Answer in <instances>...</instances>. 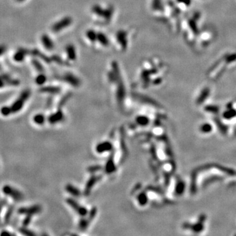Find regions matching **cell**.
Masks as SVG:
<instances>
[{
	"label": "cell",
	"mask_w": 236,
	"mask_h": 236,
	"mask_svg": "<svg viewBox=\"0 0 236 236\" xmlns=\"http://www.w3.org/2000/svg\"><path fill=\"white\" fill-rule=\"evenodd\" d=\"M67 190H68V191L71 192L72 194H73V195H78V194H79V191H78V190H77V189L75 188H73L72 186H68Z\"/></svg>",
	"instance_id": "484cf974"
},
{
	"label": "cell",
	"mask_w": 236,
	"mask_h": 236,
	"mask_svg": "<svg viewBox=\"0 0 236 236\" xmlns=\"http://www.w3.org/2000/svg\"><path fill=\"white\" fill-rule=\"evenodd\" d=\"M46 81V77L43 74H40L35 79V82L38 85H43Z\"/></svg>",
	"instance_id": "44dd1931"
},
{
	"label": "cell",
	"mask_w": 236,
	"mask_h": 236,
	"mask_svg": "<svg viewBox=\"0 0 236 236\" xmlns=\"http://www.w3.org/2000/svg\"><path fill=\"white\" fill-rule=\"evenodd\" d=\"M6 203H7L6 200H2V201H0V214H1L3 208H4V207L5 206V205L6 204ZM1 226H2V223L1 222V219H0V227H1Z\"/></svg>",
	"instance_id": "83f0119b"
},
{
	"label": "cell",
	"mask_w": 236,
	"mask_h": 236,
	"mask_svg": "<svg viewBox=\"0 0 236 236\" xmlns=\"http://www.w3.org/2000/svg\"><path fill=\"white\" fill-rule=\"evenodd\" d=\"M0 112L2 116H4L5 117H7L10 116L11 114H12V110L11 108V106H5L1 107V110H0Z\"/></svg>",
	"instance_id": "5bb4252c"
},
{
	"label": "cell",
	"mask_w": 236,
	"mask_h": 236,
	"mask_svg": "<svg viewBox=\"0 0 236 236\" xmlns=\"http://www.w3.org/2000/svg\"><path fill=\"white\" fill-rule=\"evenodd\" d=\"M13 211H14V207H13V205H10V206L8 207L6 213L5 214L4 220V224L7 225L9 224L11 219V216L13 215Z\"/></svg>",
	"instance_id": "7c38bea8"
},
{
	"label": "cell",
	"mask_w": 236,
	"mask_h": 236,
	"mask_svg": "<svg viewBox=\"0 0 236 236\" xmlns=\"http://www.w3.org/2000/svg\"><path fill=\"white\" fill-rule=\"evenodd\" d=\"M226 61L227 62H234L235 60H236V54H229V55H227L226 59Z\"/></svg>",
	"instance_id": "cb8c5ba5"
},
{
	"label": "cell",
	"mask_w": 236,
	"mask_h": 236,
	"mask_svg": "<svg viewBox=\"0 0 236 236\" xmlns=\"http://www.w3.org/2000/svg\"><path fill=\"white\" fill-rule=\"evenodd\" d=\"M72 23V19L70 16H66V17L62 18L61 20L57 22L55 24H53L52 26V30L54 32H59L61 30L66 28L67 27L70 26Z\"/></svg>",
	"instance_id": "3957f363"
},
{
	"label": "cell",
	"mask_w": 236,
	"mask_h": 236,
	"mask_svg": "<svg viewBox=\"0 0 236 236\" xmlns=\"http://www.w3.org/2000/svg\"><path fill=\"white\" fill-rule=\"evenodd\" d=\"M208 94H209V89L208 88H205L201 92L200 97H199L198 99H197L198 102L201 103L202 102H203V101L206 99V98L208 97Z\"/></svg>",
	"instance_id": "9a60e30c"
},
{
	"label": "cell",
	"mask_w": 236,
	"mask_h": 236,
	"mask_svg": "<svg viewBox=\"0 0 236 236\" xmlns=\"http://www.w3.org/2000/svg\"><path fill=\"white\" fill-rule=\"evenodd\" d=\"M5 51H6V47L4 45H0V56H1Z\"/></svg>",
	"instance_id": "1f68e13d"
},
{
	"label": "cell",
	"mask_w": 236,
	"mask_h": 236,
	"mask_svg": "<svg viewBox=\"0 0 236 236\" xmlns=\"http://www.w3.org/2000/svg\"><path fill=\"white\" fill-rule=\"evenodd\" d=\"M152 7L153 10L160 11L162 9V4L161 0H153Z\"/></svg>",
	"instance_id": "d6986e66"
},
{
	"label": "cell",
	"mask_w": 236,
	"mask_h": 236,
	"mask_svg": "<svg viewBox=\"0 0 236 236\" xmlns=\"http://www.w3.org/2000/svg\"><path fill=\"white\" fill-rule=\"evenodd\" d=\"M97 41H98L100 44L103 46H108L109 45L108 37L102 33H97Z\"/></svg>",
	"instance_id": "4fadbf2b"
},
{
	"label": "cell",
	"mask_w": 236,
	"mask_h": 236,
	"mask_svg": "<svg viewBox=\"0 0 236 236\" xmlns=\"http://www.w3.org/2000/svg\"><path fill=\"white\" fill-rule=\"evenodd\" d=\"M177 1L181 3V4H184L186 6H189L191 4V0H177Z\"/></svg>",
	"instance_id": "f1b7e54d"
},
{
	"label": "cell",
	"mask_w": 236,
	"mask_h": 236,
	"mask_svg": "<svg viewBox=\"0 0 236 236\" xmlns=\"http://www.w3.org/2000/svg\"><path fill=\"white\" fill-rule=\"evenodd\" d=\"M27 54V51L26 49H19L18 51L15 53V54H14V57H13V58H14V60H16V61L17 62H21L23 61V60L24 59V57Z\"/></svg>",
	"instance_id": "30bf717a"
},
{
	"label": "cell",
	"mask_w": 236,
	"mask_h": 236,
	"mask_svg": "<svg viewBox=\"0 0 236 236\" xmlns=\"http://www.w3.org/2000/svg\"><path fill=\"white\" fill-rule=\"evenodd\" d=\"M34 121L35 123L38 125L43 124L45 122V117L42 114H37L34 117Z\"/></svg>",
	"instance_id": "ffe728a7"
},
{
	"label": "cell",
	"mask_w": 236,
	"mask_h": 236,
	"mask_svg": "<svg viewBox=\"0 0 236 236\" xmlns=\"http://www.w3.org/2000/svg\"><path fill=\"white\" fill-rule=\"evenodd\" d=\"M41 40H42V43L45 47V48L47 50H52L54 47V44L53 41L51 40L48 35L43 34L42 37H41Z\"/></svg>",
	"instance_id": "52a82bcc"
},
{
	"label": "cell",
	"mask_w": 236,
	"mask_h": 236,
	"mask_svg": "<svg viewBox=\"0 0 236 236\" xmlns=\"http://www.w3.org/2000/svg\"><path fill=\"white\" fill-rule=\"evenodd\" d=\"M110 144L108 143H104L102 144H100V145H98V150L99 151V152H102V151L104 150L105 149L106 150L110 149Z\"/></svg>",
	"instance_id": "d4e9b609"
},
{
	"label": "cell",
	"mask_w": 236,
	"mask_h": 236,
	"mask_svg": "<svg viewBox=\"0 0 236 236\" xmlns=\"http://www.w3.org/2000/svg\"><path fill=\"white\" fill-rule=\"evenodd\" d=\"M66 51L68 59L71 60H74L76 59V51L74 46L72 45H68L66 47Z\"/></svg>",
	"instance_id": "9c48e42d"
},
{
	"label": "cell",
	"mask_w": 236,
	"mask_h": 236,
	"mask_svg": "<svg viewBox=\"0 0 236 236\" xmlns=\"http://www.w3.org/2000/svg\"><path fill=\"white\" fill-rule=\"evenodd\" d=\"M1 78L4 79L5 84L9 85H13V86L18 85L19 83H20V82H19V81L17 80V79H13L11 78L10 76L6 75V74H3V75L1 76Z\"/></svg>",
	"instance_id": "8fae6325"
},
{
	"label": "cell",
	"mask_w": 236,
	"mask_h": 236,
	"mask_svg": "<svg viewBox=\"0 0 236 236\" xmlns=\"http://www.w3.org/2000/svg\"><path fill=\"white\" fill-rule=\"evenodd\" d=\"M86 34L88 39H89L91 42H94L95 41H97V33H96L94 30H88Z\"/></svg>",
	"instance_id": "2e32d148"
},
{
	"label": "cell",
	"mask_w": 236,
	"mask_h": 236,
	"mask_svg": "<svg viewBox=\"0 0 236 236\" xmlns=\"http://www.w3.org/2000/svg\"><path fill=\"white\" fill-rule=\"evenodd\" d=\"M42 208L39 205H34V206L29 207H22L18 210V213L21 215H34L35 214L39 213Z\"/></svg>",
	"instance_id": "277c9868"
},
{
	"label": "cell",
	"mask_w": 236,
	"mask_h": 236,
	"mask_svg": "<svg viewBox=\"0 0 236 236\" xmlns=\"http://www.w3.org/2000/svg\"><path fill=\"white\" fill-rule=\"evenodd\" d=\"M15 234H12V233H11L10 232L7 231V230H3V231L0 233V235H2V236H6V235H14Z\"/></svg>",
	"instance_id": "f546056e"
},
{
	"label": "cell",
	"mask_w": 236,
	"mask_h": 236,
	"mask_svg": "<svg viewBox=\"0 0 236 236\" xmlns=\"http://www.w3.org/2000/svg\"><path fill=\"white\" fill-rule=\"evenodd\" d=\"M138 122L141 123V124H145V123H146L148 122V119H146L145 117H140L138 119Z\"/></svg>",
	"instance_id": "4dcf8cb0"
},
{
	"label": "cell",
	"mask_w": 236,
	"mask_h": 236,
	"mask_svg": "<svg viewBox=\"0 0 236 236\" xmlns=\"http://www.w3.org/2000/svg\"><path fill=\"white\" fill-rule=\"evenodd\" d=\"M41 91L51 93H56L60 91V89L58 88V87H43L42 89H41Z\"/></svg>",
	"instance_id": "ac0fdd59"
},
{
	"label": "cell",
	"mask_w": 236,
	"mask_h": 236,
	"mask_svg": "<svg viewBox=\"0 0 236 236\" xmlns=\"http://www.w3.org/2000/svg\"><path fill=\"white\" fill-rule=\"evenodd\" d=\"M33 65L35 68V69L37 70L39 72H43V66L40 64V63L37 61L36 60H33Z\"/></svg>",
	"instance_id": "603a6c76"
},
{
	"label": "cell",
	"mask_w": 236,
	"mask_h": 236,
	"mask_svg": "<svg viewBox=\"0 0 236 236\" xmlns=\"http://www.w3.org/2000/svg\"><path fill=\"white\" fill-rule=\"evenodd\" d=\"M68 203L73 208H75L77 212L79 214H80V215H85L87 213V211L85 208L79 206L76 202L73 201V200H71L70 199H69V200H68Z\"/></svg>",
	"instance_id": "ba28073f"
},
{
	"label": "cell",
	"mask_w": 236,
	"mask_h": 236,
	"mask_svg": "<svg viewBox=\"0 0 236 236\" xmlns=\"http://www.w3.org/2000/svg\"><path fill=\"white\" fill-rule=\"evenodd\" d=\"M62 79L63 80H64L66 82H67V83H70V85H72V86L74 87L79 86V83H80L79 79L70 73H66L65 75L62 77Z\"/></svg>",
	"instance_id": "8992f818"
},
{
	"label": "cell",
	"mask_w": 236,
	"mask_h": 236,
	"mask_svg": "<svg viewBox=\"0 0 236 236\" xmlns=\"http://www.w3.org/2000/svg\"><path fill=\"white\" fill-rule=\"evenodd\" d=\"M2 191L5 195L11 197L15 201H20L23 199V194L20 191L16 190V189L12 187L10 185L4 186V187L2 188Z\"/></svg>",
	"instance_id": "7a4b0ae2"
},
{
	"label": "cell",
	"mask_w": 236,
	"mask_h": 236,
	"mask_svg": "<svg viewBox=\"0 0 236 236\" xmlns=\"http://www.w3.org/2000/svg\"><path fill=\"white\" fill-rule=\"evenodd\" d=\"M16 1H18V2H23V1H25V0H16Z\"/></svg>",
	"instance_id": "836d02e7"
},
{
	"label": "cell",
	"mask_w": 236,
	"mask_h": 236,
	"mask_svg": "<svg viewBox=\"0 0 236 236\" xmlns=\"http://www.w3.org/2000/svg\"><path fill=\"white\" fill-rule=\"evenodd\" d=\"M5 85H6L5 83V81L4 80V79L1 78V76L0 77V88H2L5 86Z\"/></svg>",
	"instance_id": "d6a6232c"
},
{
	"label": "cell",
	"mask_w": 236,
	"mask_h": 236,
	"mask_svg": "<svg viewBox=\"0 0 236 236\" xmlns=\"http://www.w3.org/2000/svg\"><path fill=\"white\" fill-rule=\"evenodd\" d=\"M30 94H31V93H30V90L28 89H26L22 92L18 98V99H16L12 104V105L10 106L13 114L17 113V112L21 110V109L23 108L24 103L29 98Z\"/></svg>",
	"instance_id": "6da1fadb"
},
{
	"label": "cell",
	"mask_w": 236,
	"mask_h": 236,
	"mask_svg": "<svg viewBox=\"0 0 236 236\" xmlns=\"http://www.w3.org/2000/svg\"><path fill=\"white\" fill-rule=\"evenodd\" d=\"M19 232H20L21 234H23V235H35L34 233H33L32 232L30 231L29 230L26 229V228H24V227H22L18 229Z\"/></svg>",
	"instance_id": "7402d4cb"
},
{
	"label": "cell",
	"mask_w": 236,
	"mask_h": 236,
	"mask_svg": "<svg viewBox=\"0 0 236 236\" xmlns=\"http://www.w3.org/2000/svg\"><path fill=\"white\" fill-rule=\"evenodd\" d=\"M188 24H189V25H190V27L191 30H192V32H193L195 34H198L199 30L197 27L196 20H195V19H190V20L188 22Z\"/></svg>",
	"instance_id": "e0dca14e"
},
{
	"label": "cell",
	"mask_w": 236,
	"mask_h": 236,
	"mask_svg": "<svg viewBox=\"0 0 236 236\" xmlns=\"http://www.w3.org/2000/svg\"><path fill=\"white\" fill-rule=\"evenodd\" d=\"M117 40L118 43L122 47L123 50H125L127 47V32L123 31V30H120L116 34Z\"/></svg>",
	"instance_id": "5b68a950"
},
{
	"label": "cell",
	"mask_w": 236,
	"mask_h": 236,
	"mask_svg": "<svg viewBox=\"0 0 236 236\" xmlns=\"http://www.w3.org/2000/svg\"><path fill=\"white\" fill-rule=\"evenodd\" d=\"M32 220V216L31 215H27L26 217L24 218V220L23 221V225L24 226H26L30 223Z\"/></svg>",
	"instance_id": "4316f807"
}]
</instances>
